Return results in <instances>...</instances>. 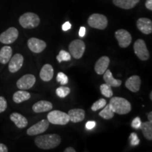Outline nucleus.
<instances>
[{"label": "nucleus", "mask_w": 152, "mask_h": 152, "mask_svg": "<svg viewBox=\"0 0 152 152\" xmlns=\"http://www.w3.org/2000/svg\"><path fill=\"white\" fill-rule=\"evenodd\" d=\"M61 141V137L58 134H48L37 136L35 140V143L39 149H52L58 147Z\"/></svg>", "instance_id": "1"}, {"label": "nucleus", "mask_w": 152, "mask_h": 152, "mask_svg": "<svg viewBox=\"0 0 152 152\" xmlns=\"http://www.w3.org/2000/svg\"><path fill=\"white\" fill-rule=\"evenodd\" d=\"M109 105L114 113L120 114V115H125L130 113L132 109L131 104L126 99L123 97H111Z\"/></svg>", "instance_id": "2"}, {"label": "nucleus", "mask_w": 152, "mask_h": 152, "mask_svg": "<svg viewBox=\"0 0 152 152\" xmlns=\"http://www.w3.org/2000/svg\"><path fill=\"white\" fill-rule=\"evenodd\" d=\"M40 23V19L37 14L32 12L25 13L19 18V23L26 29H33L37 27Z\"/></svg>", "instance_id": "3"}, {"label": "nucleus", "mask_w": 152, "mask_h": 152, "mask_svg": "<svg viewBox=\"0 0 152 152\" xmlns=\"http://www.w3.org/2000/svg\"><path fill=\"white\" fill-rule=\"evenodd\" d=\"M47 121L53 125H65L70 121L68 113L58 110H54L49 112L47 115Z\"/></svg>", "instance_id": "4"}, {"label": "nucleus", "mask_w": 152, "mask_h": 152, "mask_svg": "<svg viewBox=\"0 0 152 152\" xmlns=\"http://www.w3.org/2000/svg\"><path fill=\"white\" fill-rule=\"evenodd\" d=\"M87 23L89 26L93 28L104 30L108 26V19L104 15L93 14L88 18Z\"/></svg>", "instance_id": "5"}, {"label": "nucleus", "mask_w": 152, "mask_h": 152, "mask_svg": "<svg viewBox=\"0 0 152 152\" xmlns=\"http://www.w3.org/2000/svg\"><path fill=\"white\" fill-rule=\"evenodd\" d=\"M70 54L75 59H80L83 56L85 51V44L80 39H75L70 43L69 47Z\"/></svg>", "instance_id": "6"}, {"label": "nucleus", "mask_w": 152, "mask_h": 152, "mask_svg": "<svg viewBox=\"0 0 152 152\" xmlns=\"http://www.w3.org/2000/svg\"><path fill=\"white\" fill-rule=\"evenodd\" d=\"M134 52L140 60L147 61L149 58V52L143 39H139L135 41L134 44Z\"/></svg>", "instance_id": "7"}, {"label": "nucleus", "mask_w": 152, "mask_h": 152, "mask_svg": "<svg viewBox=\"0 0 152 152\" xmlns=\"http://www.w3.org/2000/svg\"><path fill=\"white\" fill-rule=\"evenodd\" d=\"M115 37L121 48H127L132 42V36L130 33L124 29H120L115 31Z\"/></svg>", "instance_id": "8"}, {"label": "nucleus", "mask_w": 152, "mask_h": 152, "mask_svg": "<svg viewBox=\"0 0 152 152\" xmlns=\"http://www.w3.org/2000/svg\"><path fill=\"white\" fill-rule=\"evenodd\" d=\"M18 37V30L16 28L11 27L0 35V42L9 45L14 42Z\"/></svg>", "instance_id": "9"}, {"label": "nucleus", "mask_w": 152, "mask_h": 152, "mask_svg": "<svg viewBox=\"0 0 152 152\" xmlns=\"http://www.w3.org/2000/svg\"><path fill=\"white\" fill-rule=\"evenodd\" d=\"M36 82L35 76L32 74H27L22 76L20 79L17 81L16 85L19 90H29L33 87Z\"/></svg>", "instance_id": "10"}, {"label": "nucleus", "mask_w": 152, "mask_h": 152, "mask_svg": "<svg viewBox=\"0 0 152 152\" xmlns=\"http://www.w3.org/2000/svg\"><path fill=\"white\" fill-rule=\"evenodd\" d=\"M49 126V122L47 120L43 119L33 125L27 130V134L29 136H35L45 132Z\"/></svg>", "instance_id": "11"}, {"label": "nucleus", "mask_w": 152, "mask_h": 152, "mask_svg": "<svg viewBox=\"0 0 152 152\" xmlns=\"http://www.w3.org/2000/svg\"><path fill=\"white\" fill-rule=\"evenodd\" d=\"M28 47L31 52L36 54L42 52L47 47V44L45 41L36 37H31L28 41Z\"/></svg>", "instance_id": "12"}, {"label": "nucleus", "mask_w": 152, "mask_h": 152, "mask_svg": "<svg viewBox=\"0 0 152 152\" xmlns=\"http://www.w3.org/2000/svg\"><path fill=\"white\" fill-rule=\"evenodd\" d=\"M23 56L20 54H16L13 57L11 56L9 64V71L11 73H16V72L19 71L23 64Z\"/></svg>", "instance_id": "13"}, {"label": "nucleus", "mask_w": 152, "mask_h": 152, "mask_svg": "<svg viewBox=\"0 0 152 152\" xmlns=\"http://www.w3.org/2000/svg\"><path fill=\"white\" fill-rule=\"evenodd\" d=\"M138 30L145 35H149L152 33V21L149 18H140L137 21Z\"/></svg>", "instance_id": "14"}, {"label": "nucleus", "mask_w": 152, "mask_h": 152, "mask_svg": "<svg viewBox=\"0 0 152 152\" xmlns=\"http://www.w3.org/2000/svg\"><path fill=\"white\" fill-rule=\"evenodd\" d=\"M141 79L140 76L138 75H132L130 76L129 78L125 82V87L128 89L129 90L132 92H139L141 86Z\"/></svg>", "instance_id": "15"}, {"label": "nucleus", "mask_w": 152, "mask_h": 152, "mask_svg": "<svg viewBox=\"0 0 152 152\" xmlns=\"http://www.w3.org/2000/svg\"><path fill=\"white\" fill-rule=\"evenodd\" d=\"M110 64V58L108 56H104L100 57L96 61L94 66V71L98 75H103L106 70L108 69Z\"/></svg>", "instance_id": "16"}, {"label": "nucleus", "mask_w": 152, "mask_h": 152, "mask_svg": "<svg viewBox=\"0 0 152 152\" xmlns=\"http://www.w3.org/2000/svg\"><path fill=\"white\" fill-rule=\"evenodd\" d=\"M69 121L73 123H79L85 119V112L81 109H73L68 111Z\"/></svg>", "instance_id": "17"}, {"label": "nucleus", "mask_w": 152, "mask_h": 152, "mask_svg": "<svg viewBox=\"0 0 152 152\" xmlns=\"http://www.w3.org/2000/svg\"><path fill=\"white\" fill-rule=\"evenodd\" d=\"M54 76V68L50 64H45L42 68L40 73H39V77L41 80L45 82H49L53 78Z\"/></svg>", "instance_id": "18"}, {"label": "nucleus", "mask_w": 152, "mask_h": 152, "mask_svg": "<svg viewBox=\"0 0 152 152\" xmlns=\"http://www.w3.org/2000/svg\"><path fill=\"white\" fill-rule=\"evenodd\" d=\"M52 104L48 101H39L33 106V110L35 113H42L52 110Z\"/></svg>", "instance_id": "19"}, {"label": "nucleus", "mask_w": 152, "mask_h": 152, "mask_svg": "<svg viewBox=\"0 0 152 152\" xmlns=\"http://www.w3.org/2000/svg\"><path fill=\"white\" fill-rule=\"evenodd\" d=\"M10 119L13 121L18 128H24L28 125V120L26 117L18 113H13L11 114Z\"/></svg>", "instance_id": "20"}, {"label": "nucleus", "mask_w": 152, "mask_h": 152, "mask_svg": "<svg viewBox=\"0 0 152 152\" xmlns=\"http://www.w3.org/2000/svg\"><path fill=\"white\" fill-rule=\"evenodd\" d=\"M140 0H113V4L123 9H130L134 8Z\"/></svg>", "instance_id": "21"}, {"label": "nucleus", "mask_w": 152, "mask_h": 152, "mask_svg": "<svg viewBox=\"0 0 152 152\" xmlns=\"http://www.w3.org/2000/svg\"><path fill=\"white\" fill-rule=\"evenodd\" d=\"M103 75V78L104 81H105L106 84L110 85L111 87H118L121 86V84H122V81L121 80H117L114 78L110 70H106Z\"/></svg>", "instance_id": "22"}, {"label": "nucleus", "mask_w": 152, "mask_h": 152, "mask_svg": "<svg viewBox=\"0 0 152 152\" xmlns=\"http://www.w3.org/2000/svg\"><path fill=\"white\" fill-rule=\"evenodd\" d=\"M12 56V49L9 46H4L0 50V63L7 64Z\"/></svg>", "instance_id": "23"}, {"label": "nucleus", "mask_w": 152, "mask_h": 152, "mask_svg": "<svg viewBox=\"0 0 152 152\" xmlns=\"http://www.w3.org/2000/svg\"><path fill=\"white\" fill-rule=\"evenodd\" d=\"M30 96H31V95L29 92H26L25 90H20L15 92L14 94L13 95V100H14L15 103L20 104L22 103L23 102L29 99H30Z\"/></svg>", "instance_id": "24"}, {"label": "nucleus", "mask_w": 152, "mask_h": 152, "mask_svg": "<svg viewBox=\"0 0 152 152\" xmlns=\"http://www.w3.org/2000/svg\"><path fill=\"white\" fill-rule=\"evenodd\" d=\"M140 129L142 131L144 137L151 141L152 140V121L142 123Z\"/></svg>", "instance_id": "25"}, {"label": "nucleus", "mask_w": 152, "mask_h": 152, "mask_svg": "<svg viewBox=\"0 0 152 152\" xmlns=\"http://www.w3.org/2000/svg\"><path fill=\"white\" fill-rule=\"evenodd\" d=\"M114 114H115V113H114L113 110L111 109V106H110L109 104H106V106L103 108V110H102V111L99 112V115L105 120H110L113 118L114 116Z\"/></svg>", "instance_id": "26"}, {"label": "nucleus", "mask_w": 152, "mask_h": 152, "mask_svg": "<svg viewBox=\"0 0 152 152\" xmlns=\"http://www.w3.org/2000/svg\"><path fill=\"white\" fill-rule=\"evenodd\" d=\"M100 91L102 95L107 98H111L113 96V92L112 91L111 87L107 84H102L100 85Z\"/></svg>", "instance_id": "27"}, {"label": "nucleus", "mask_w": 152, "mask_h": 152, "mask_svg": "<svg viewBox=\"0 0 152 152\" xmlns=\"http://www.w3.org/2000/svg\"><path fill=\"white\" fill-rule=\"evenodd\" d=\"M56 59L59 63L62 61H68L71 59V55L69 52L65 50H61L59 54L57 55Z\"/></svg>", "instance_id": "28"}, {"label": "nucleus", "mask_w": 152, "mask_h": 152, "mask_svg": "<svg viewBox=\"0 0 152 152\" xmlns=\"http://www.w3.org/2000/svg\"><path fill=\"white\" fill-rule=\"evenodd\" d=\"M71 92V89L68 87H59L56 89V93L57 96H59L60 98H65L67 95L69 94Z\"/></svg>", "instance_id": "29"}, {"label": "nucleus", "mask_w": 152, "mask_h": 152, "mask_svg": "<svg viewBox=\"0 0 152 152\" xmlns=\"http://www.w3.org/2000/svg\"><path fill=\"white\" fill-rule=\"evenodd\" d=\"M106 104V101L104 99H99L98 101L95 102L94 104H92V106H91V109L93 111H96L97 110H99L101 109H103L104 106Z\"/></svg>", "instance_id": "30"}, {"label": "nucleus", "mask_w": 152, "mask_h": 152, "mask_svg": "<svg viewBox=\"0 0 152 152\" xmlns=\"http://www.w3.org/2000/svg\"><path fill=\"white\" fill-rule=\"evenodd\" d=\"M56 80L61 85H65L66 84H68V77L65 73L60 72V73H58V75L56 76Z\"/></svg>", "instance_id": "31"}, {"label": "nucleus", "mask_w": 152, "mask_h": 152, "mask_svg": "<svg viewBox=\"0 0 152 152\" xmlns=\"http://www.w3.org/2000/svg\"><path fill=\"white\" fill-rule=\"evenodd\" d=\"M129 140L130 141L131 145L132 146H137L140 143V140H139L138 136L134 132L131 133L130 137H129Z\"/></svg>", "instance_id": "32"}, {"label": "nucleus", "mask_w": 152, "mask_h": 152, "mask_svg": "<svg viewBox=\"0 0 152 152\" xmlns=\"http://www.w3.org/2000/svg\"><path fill=\"white\" fill-rule=\"evenodd\" d=\"M141 124H142V121H141V119H140V118L136 117L133 119V121L132 122V127L133 128L137 130V129L140 128Z\"/></svg>", "instance_id": "33"}, {"label": "nucleus", "mask_w": 152, "mask_h": 152, "mask_svg": "<svg viewBox=\"0 0 152 152\" xmlns=\"http://www.w3.org/2000/svg\"><path fill=\"white\" fill-rule=\"evenodd\" d=\"M7 102L4 96H0V113H2L7 109Z\"/></svg>", "instance_id": "34"}, {"label": "nucleus", "mask_w": 152, "mask_h": 152, "mask_svg": "<svg viewBox=\"0 0 152 152\" xmlns=\"http://www.w3.org/2000/svg\"><path fill=\"white\" fill-rule=\"evenodd\" d=\"M95 126H96V123H95V121H88V122L86 123V128L87 130H92Z\"/></svg>", "instance_id": "35"}, {"label": "nucleus", "mask_w": 152, "mask_h": 152, "mask_svg": "<svg viewBox=\"0 0 152 152\" xmlns=\"http://www.w3.org/2000/svg\"><path fill=\"white\" fill-rule=\"evenodd\" d=\"M71 28V24L70 23V22H66L65 23L63 24L62 26V30H64V31H67V30H70Z\"/></svg>", "instance_id": "36"}, {"label": "nucleus", "mask_w": 152, "mask_h": 152, "mask_svg": "<svg viewBox=\"0 0 152 152\" xmlns=\"http://www.w3.org/2000/svg\"><path fill=\"white\" fill-rule=\"evenodd\" d=\"M85 34H86V28L85 27H80L79 30V36L80 37H85Z\"/></svg>", "instance_id": "37"}, {"label": "nucleus", "mask_w": 152, "mask_h": 152, "mask_svg": "<svg viewBox=\"0 0 152 152\" xmlns=\"http://www.w3.org/2000/svg\"><path fill=\"white\" fill-rule=\"evenodd\" d=\"M145 7L147 9L150 11H152V0H146Z\"/></svg>", "instance_id": "38"}, {"label": "nucleus", "mask_w": 152, "mask_h": 152, "mask_svg": "<svg viewBox=\"0 0 152 152\" xmlns=\"http://www.w3.org/2000/svg\"><path fill=\"white\" fill-rule=\"evenodd\" d=\"M8 151V148L5 144L0 143V152H7Z\"/></svg>", "instance_id": "39"}, {"label": "nucleus", "mask_w": 152, "mask_h": 152, "mask_svg": "<svg viewBox=\"0 0 152 152\" xmlns=\"http://www.w3.org/2000/svg\"><path fill=\"white\" fill-rule=\"evenodd\" d=\"M75 149L73 147H67L64 150V152H75Z\"/></svg>", "instance_id": "40"}, {"label": "nucleus", "mask_w": 152, "mask_h": 152, "mask_svg": "<svg viewBox=\"0 0 152 152\" xmlns=\"http://www.w3.org/2000/svg\"><path fill=\"white\" fill-rule=\"evenodd\" d=\"M147 118L149 121H152V112H149V113H147Z\"/></svg>", "instance_id": "41"}, {"label": "nucleus", "mask_w": 152, "mask_h": 152, "mask_svg": "<svg viewBox=\"0 0 152 152\" xmlns=\"http://www.w3.org/2000/svg\"><path fill=\"white\" fill-rule=\"evenodd\" d=\"M150 99H151V100H152V92H151L150 93Z\"/></svg>", "instance_id": "42"}]
</instances>
